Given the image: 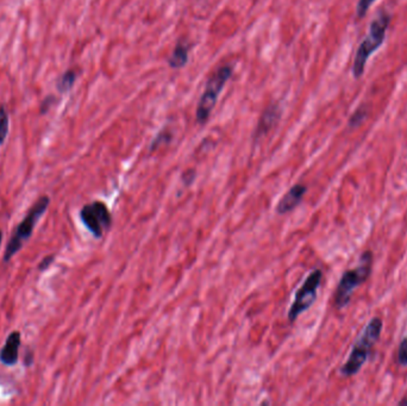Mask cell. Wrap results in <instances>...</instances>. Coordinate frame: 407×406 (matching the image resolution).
<instances>
[{"label":"cell","instance_id":"obj_1","mask_svg":"<svg viewBox=\"0 0 407 406\" xmlns=\"http://www.w3.org/2000/svg\"><path fill=\"white\" fill-rule=\"evenodd\" d=\"M389 23H391V14L386 12V11H382L371 22L368 35L365 37V40L360 43V46L357 48L354 64H352L354 78H361L363 73H365V68H366L368 59L379 49L380 47L384 45Z\"/></svg>","mask_w":407,"mask_h":406},{"label":"cell","instance_id":"obj_19","mask_svg":"<svg viewBox=\"0 0 407 406\" xmlns=\"http://www.w3.org/2000/svg\"><path fill=\"white\" fill-rule=\"evenodd\" d=\"M55 101V98L53 96L47 97L44 101H42L41 104V114H46L47 111H49L53 103Z\"/></svg>","mask_w":407,"mask_h":406},{"label":"cell","instance_id":"obj_8","mask_svg":"<svg viewBox=\"0 0 407 406\" xmlns=\"http://www.w3.org/2000/svg\"><path fill=\"white\" fill-rule=\"evenodd\" d=\"M22 343V333L12 331L10 333L4 347L0 351V362L5 366H14L18 362L19 347Z\"/></svg>","mask_w":407,"mask_h":406},{"label":"cell","instance_id":"obj_12","mask_svg":"<svg viewBox=\"0 0 407 406\" xmlns=\"http://www.w3.org/2000/svg\"><path fill=\"white\" fill-rule=\"evenodd\" d=\"M77 81V73L73 69H68L67 72H64L59 80L56 82V87H57V91L60 93H66L69 90H72V87L74 86V84Z\"/></svg>","mask_w":407,"mask_h":406},{"label":"cell","instance_id":"obj_18","mask_svg":"<svg viewBox=\"0 0 407 406\" xmlns=\"http://www.w3.org/2000/svg\"><path fill=\"white\" fill-rule=\"evenodd\" d=\"M55 260V255L54 254H51V255H47L46 257H43V260L40 262V265H38V270L40 272H43V270H47L49 267H51V264L54 262Z\"/></svg>","mask_w":407,"mask_h":406},{"label":"cell","instance_id":"obj_15","mask_svg":"<svg viewBox=\"0 0 407 406\" xmlns=\"http://www.w3.org/2000/svg\"><path fill=\"white\" fill-rule=\"evenodd\" d=\"M170 138H172V134L168 130H163L162 133L157 135V137L151 143L150 151H155L159 147L166 144L167 142L170 141Z\"/></svg>","mask_w":407,"mask_h":406},{"label":"cell","instance_id":"obj_11","mask_svg":"<svg viewBox=\"0 0 407 406\" xmlns=\"http://www.w3.org/2000/svg\"><path fill=\"white\" fill-rule=\"evenodd\" d=\"M187 61L188 47L183 42H179L178 45L175 46L174 51L170 55V59H168V64L172 68H183V66L187 64Z\"/></svg>","mask_w":407,"mask_h":406},{"label":"cell","instance_id":"obj_14","mask_svg":"<svg viewBox=\"0 0 407 406\" xmlns=\"http://www.w3.org/2000/svg\"><path fill=\"white\" fill-rule=\"evenodd\" d=\"M367 116H368V109H367L365 105L360 106V107L352 114L350 119H349V125H350L352 128H356V127L361 125V124L365 122Z\"/></svg>","mask_w":407,"mask_h":406},{"label":"cell","instance_id":"obj_16","mask_svg":"<svg viewBox=\"0 0 407 406\" xmlns=\"http://www.w3.org/2000/svg\"><path fill=\"white\" fill-rule=\"evenodd\" d=\"M376 0H358L356 6V14L358 18H363L366 16L368 10L371 5L376 3Z\"/></svg>","mask_w":407,"mask_h":406},{"label":"cell","instance_id":"obj_4","mask_svg":"<svg viewBox=\"0 0 407 406\" xmlns=\"http://www.w3.org/2000/svg\"><path fill=\"white\" fill-rule=\"evenodd\" d=\"M371 266H373V254L371 251H366L362 255L360 265L352 270H347L343 274V277L339 280V286L334 294V305L337 309H343L348 305L355 290L369 278Z\"/></svg>","mask_w":407,"mask_h":406},{"label":"cell","instance_id":"obj_3","mask_svg":"<svg viewBox=\"0 0 407 406\" xmlns=\"http://www.w3.org/2000/svg\"><path fill=\"white\" fill-rule=\"evenodd\" d=\"M49 204H51V198L48 196H42L38 201L34 203V205L30 207L23 220L18 224L12 238L5 248L4 259H3L4 262L8 264L23 248L24 243L31 238L37 222L41 219L42 216L44 215Z\"/></svg>","mask_w":407,"mask_h":406},{"label":"cell","instance_id":"obj_5","mask_svg":"<svg viewBox=\"0 0 407 406\" xmlns=\"http://www.w3.org/2000/svg\"><path fill=\"white\" fill-rule=\"evenodd\" d=\"M233 74V68L229 64L222 66L211 75V78L206 82L205 91L202 93L200 101L198 103L197 122L199 124L206 123L210 118L212 110L215 109L217 101L220 98V92L223 91L226 82Z\"/></svg>","mask_w":407,"mask_h":406},{"label":"cell","instance_id":"obj_9","mask_svg":"<svg viewBox=\"0 0 407 406\" xmlns=\"http://www.w3.org/2000/svg\"><path fill=\"white\" fill-rule=\"evenodd\" d=\"M306 192L307 188L305 185H302V183L294 185L281 198V201H279V204L276 206V212L280 214V215H286V214H289L291 211L294 210L300 204V201H302V198H304Z\"/></svg>","mask_w":407,"mask_h":406},{"label":"cell","instance_id":"obj_21","mask_svg":"<svg viewBox=\"0 0 407 406\" xmlns=\"http://www.w3.org/2000/svg\"><path fill=\"white\" fill-rule=\"evenodd\" d=\"M399 404H400V405H405V404H407V398H405V399H403V401H400Z\"/></svg>","mask_w":407,"mask_h":406},{"label":"cell","instance_id":"obj_17","mask_svg":"<svg viewBox=\"0 0 407 406\" xmlns=\"http://www.w3.org/2000/svg\"><path fill=\"white\" fill-rule=\"evenodd\" d=\"M398 362L400 366H407V338H404L398 349Z\"/></svg>","mask_w":407,"mask_h":406},{"label":"cell","instance_id":"obj_2","mask_svg":"<svg viewBox=\"0 0 407 406\" xmlns=\"http://www.w3.org/2000/svg\"><path fill=\"white\" fill-rule=\"evenodd\" d=\"M384 323L379 317H374L373 320L366 325L360 338L354 344L352 353L349 355L348 360L341 367V375L343 377H352L357 375L362 366L366 364L371 348L376 346L379 341L381 333H382Z\"/></svg>","mask_w":407,"mask_h":406},{"label":"cell","instance_id":"obj_6","mask_svg":"<svg viewBox=\"0 0 407 406\" xmlns=\"http://www.w3.org/2000/svg\"><path fill=\"white\" fill-rule=\"evenodd\" d=\"M321 278H323L321 270H315L299 288L289 310V320L291 323L296 322L299 316L313 305L318 294V288L321 283Z\"/></svg>","mask_w":407,"mask_h":406},{"label":"cell","instance_id":"obj_20","mask_svg":"<svg viewBox=\"0 0 407 406\" xmlns=\"http://www.w3.org/2000/svg\"><path fill=\"white\" fill-rule=\"evenodd\" d=\"M3 238H4V235H3V231L0 230V246H1V243H3Z\"/></svg>","mask_w":407,"mask_h":406},{"label":"cell","instance_id":"obj_10","mask_svg":"<svg viewBox=\"0 0 407 406\" xmlns=\"http://www.w3.org/2000/svg\"><path fill=\"white\" fill-rule=\"evenodd\" d=\"M280 110L279 106L272 104L263 111V114L260 117L259 124H257V131H255V138L265 136L270 133L272 129L274 128L276 123L279 122Z\"/></svg>","mask_w":407,"mask_h":406},{"label":"cell","instance_id":"obj_13","mask_svg":"<svg viewBox=\"0 0 407 406\" xmlns=\"http://www.w3.org/2000/svg\"><path fill=\"white\" fill-rule=\"evenodd\" d=\"M9 114L4 106L0 105V146L4 143L9 135Z\"/></svg>","mask_w":407,"mask_h":406},{"label":"cell","instance_id":"obj_7","mask_svg":"<svg viewBox=\"0 0 407 406\" xmlns=\"http://www.w3.org/2000/svg\"><path fill=\"white\" fill-rule=\"evenodd\" d=\"M80 219L88 231L96 238H101L109 231L112 224V216L105 203L92 201L80 210Z\"/></svg>","mask_w":407,"mask_h":406}]
</instances>
